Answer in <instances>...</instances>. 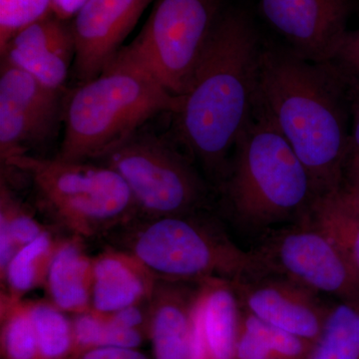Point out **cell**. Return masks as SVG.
<instances>
[{
  "label": "cell",
  "instance_id": "6da1fadb",
  "mask_svg": "<svg viewBox=\"0 0 359 359\" xmlns=\"http://www.w3.org/2000/svg\"><path fill=\"white\" fill-rule=\"evenodd\" d=\"M273 123L308 170L318 197L344 186L349 157L351 75L290 47L264 44L255 110Z\"/></svg>",
  "mask_w": 359,
  "mask_h": 359
},
{
  "label": "cell",
  "instance_id": "7a4b0ae2",
  "mask_svg": "<svg viewBox=\"0 0 359 359\" xmlns=\"http://www.w3.org/2000/svg\"><path fill=\"white\" fill-rule=\"evenodd\" d=\"M263 45L249 13L226 7L173 114L176 141L217 186L254 116Z\"/></svg>",
  "mask_w": 359,
  "mask_h": 359
},
{
  "label": "cell",
  "instance_id": "3957f363",
  "mask_svg": "<svg viewBox=\"0 0 359 359\" xmlns=\"http://www.w3.org/2000/svg\"><path fill=\"white\" fill-rule=\"evenodd\" d=\"M174 96L128 46L99 76L78 85L63 101L65 136L56 157L100 160L161 113L178 112Z\"/></svg>",
  "mask_w": 359,
  "mask_h": 359
},
{
  "label": "cell",
  "instance_id": "277c9868",
  "mask_svg": "<svg viewBox=\"0 0 359 359\" xmlns=\"http://www.w3.org/2000/svg\"><path fill=\"white\" fill-rule=\"evenodd\" d=\"M218 187L233 219L255 230L302 221L318 198L289 142L257 111L238 137Z\"/></svg>",
  "mask_w": 359,
  "mask_h": 359
},
{
  "label": "cell",
  "instance_id": "5b68a950",
  "mask_svg": "<svg viewBox=\"0 0 359 359\" xmlns=\"http://www.w3.org/2000/svg\"><path fill=\"white\" fill-rule=\"evenodd\" d=\"M107 241L136 257L157 280L238 283L262 275L252 250L238 248L205 211L137 218Z\"/></svg>",
  "mask_w": 359,
  "mask_h": 359
},
{
  "label": "cell",
  "instance_id": "8992f818",
  "mask_svg": "<svg viewBox=\"0 0 359 359\" xmlns=\"http://www.w3.org/2000/svg\"><path fill=\"white\" fill-rule=\"evenodd\" d=\"M1 167L25 176L37 211L67 236L85 242L107 240L139 218L126 182L101 163L25 154L14 156Z\"/></svg>",
  "mask_w": 359,
  "mask_h": 359
},
{
  "label": "cell",
  "instance_id": "52a82bcc",
  "mask_svg": "<svg viewBox=\"0 0 359 359\" xmlns=\"http://www.w3.org/2000/svg\"><path fill=\"white\" fill-rule=\"evenodd\" d=\"M95 162L126 182L139 218L153 219L205 211L210 188L195 160L175 142L139 130Z\"/></svg>",
  "mask_w": 359,
  "mask_h": 359
},
{
  "label": "cell",
  "instance_id": "ba28073f",
  "mask_svg": "<svg viewBox=\"0 0 359 359\" xmlns=\"http://www.w3.org/2000/svg\"><path fill=\"white\" fill-rule=\"evenodd\" d=\"M229 0H154L128 45L174 96H185Z\"/></svg>",
  "mask_w": 359,
  "mask_h": 359
},
{
  "label": "cell",
  "instance_id": "9c48e42d",
  "mask_svg": "<svg viewBox=\"0 0 359 359\" xmlns=\"http://www.w3.org/2000/svg\"><path fill=\"white\" fill-rule=\"evenodd\" d=\"M262 275L289 278L337 301L359 299V276L337 245L306 219L266 233L252 250Z\"/></svg>",
  "mask_w": 359,
  "mask_h": 359
},
{
  "label": "cell",
  "instance_id": "30bf717a",
  "mask_svg": "<svg viewBox=\"0 0 359 359\" xmlns=\"http://www.w3.org/2000/svg\"><path fill=\"white\" fill-rule=\"evenodd\" d=\"M0 159L29 154L62 121V92L48 88L8 61H0Z\"/></svg>",
  "mask_w": 359,
  "mask_h": 359
},
{
  "label": "cell",
  "instance_id": "8fae6325",
  "mask_svg": "<svg viewBox=\"0 0 359 359\" xmlns=\"http://www.w3.org/2000/svg\"><path fill=\"white\" fill-rule=\"evenodd\" d=\"M261 8L290 49L320 63L334 60L353 6L351 0H262Z\"/></svg>",
  "mask_w": 359,
  "mask_h": 359
},
{
  "label": "cell",
  "instance_id": "7c38bea8",
  "mask_svg": "<svg viewBox=\"0 0 359 359\" xmlns=\"http://www.w3.org/2000/svg\"><path fill=\"white\" fill-rule=\"evenodd\" d=\"M241 306L302 339H320L332 304L285 276L264 273L233 283Z\"/></svg>",
  "mask_w": 359,
  "mask_h": 359
},
{
  "label": "cell",
  "instance_id": "4fadbf2b",
  "mask_svg": "<svg viewBox=\"0 0 359 359\" xmlns=\"http://www.w3.org/2000/svg\"><path fill=\"white\" fill-rule=\"evenodd\" d=\"M154 0H89L71 21L75 41L74 77L79 84L100 75L123 48Z\"/></svg>",
  "mask_w": 359,
  "mask_h": 359
},
{
  "label": "cell",
  "instance_id": "5bb4252c",
  "mask_svg": "<svg viewBox=\"0 0 359 359\" xmlns=\"http://www.w3.org/2000/svg\"><path fill=\"white\" fill-rule=\"evenodd\" d=\"M0 54L45 86L62 92L75 57L71 21L48 14L16 33L0 48Z\"/></svg>",
  "mask_w": 359,
  "mask_h": 359
},
{
  "label": "cell",
  "instance_id": "9a60e30c",
  "mask_svg": "<svg viewBox=\"0 0 359 359\" xmlns=\"http://www.w3.org/2000/svg\"><path fill=\"white\" fill-rule=\"evenodd\" d=\"M157 283V278L136 257L108 245L93 257L91 311L109 316L146 304Z\"/></svg>",
  "mask_w": 359,
  "mask_h": 359
},
{
  "label": "cell",
  "instance_id": "2e32d148",
  "mask_svg": "<svg viewBox=\"0 0 359 359\" xmlns=\"http://www.w3.org/2000/svg\"><path fill=\"white\" fill-rule=\"evenodd\" d=\"M200 285L158 280L148 302L156 359H191L193 311Z\"/></svg>",
  "mask_w": 359,
  "mask_h": 359
},
{
  "label": "cell",
  "instance_id": "e0dca14e",
  "mask_svg": "<svg viewBox=\"0 0 359 359\" xmlns=\"http://www.w3.org/2000/svg\"><path fill=\"white\" fill-rule=\"evenodd\" d=\"M93 257L82 238L66 236L52 259L44 289L48 301L65 313L91 311Z\"/></svg>",
  "mask_w": 359,
  "mask_h": 359
},
{
  "label": "cell",
  "instance_id": "ac0fdd59",
  "mask_svg": "<svg viewBox=\"0 0 359 359\" xmlns=\"http://www.w3.org/2000/svg\"><path fill=\"white\" fill-rule=\"evenodd\" d=\"M200 299L209 356L233 359L242 311L233 283L222 280L202 283Z\"/></svg>",
  "mask_w": 359,
  "mask_h": 359
},
{
  "label": "cell",
  "instance_id": "d6986e66",
  "mask_svg": "<svg viewBox=\"0 0 359 359\" xmlns=\"http://www.w3.org/2000/svg\"><path fill=\"white\" fill-rule=\"evenodd\" d=\"M57 231V229H49L18 250L0 276L1 294L25 299L28 292L43 287L52 259L63 238Z\"/></svg>",
  "mask_w": 359,
  "mask_h": 359
},
{
  "label": "cell",
  "instance_id": "ffe728a7",
  "mask_svg": "<svg viewBox=\"0 0 359 359\" xmlns=\"http://www.w3.org/2000/svg\"><path fill=\"white\" fill-rule=\"evenodd\" d=\"M14 193L4 176L0 179V275L14 255L49 229Z\"/></svg>",
  "mask_w": 359,
  "mask_h": 359
},
{
  "label": "cell",
  "instance_id": "44dd1931",
  "mask_svg": "<svg viewBox=\"0 0 359 359\" xmlns=\"http://www.w3.org/2000/svg\"><path fill=\"white\" fill-rule=\"evenodd\" d=\"M341 250L359 276V215L339 199L337 193L316 200L306 218Z\"/></svg>",
  "mask_w": 359,
  "mask_h": 359
},
{
  "label": "cell",
  "instance_id": "7402d4cb",
  "mask_svg": "<svg viewBox=\"0 0 359 359\" xmlns=\"http://www.w3.org/2000/svg\"><path fill=\"white\" fill-rule=\"evenodd\" d=\"M311 359H359V299L332 304Z\"/></svg>",
  "mask_w": 359,
  "mask_h": 359
},
{
  "label": "cell",
  "instance_id": "603a6c76",
  "mask_svg": "<svg viewBox=\"0 0 359 359\" xmlns=\"http://www.w3.org/2000/svg\"><path fill=\"white\" fill-rule=\"evenodd\" d=\"M4 346L9 359H35L40 354L27 299L0 294Z\"/></svg>",
  "mask_w": 359,
  "mask_h": 359
},
{
  "label": "cell",
  "instance_id": "cb8c5ba5",
  "mask_svg": "<svg viewBox=\"0 0 359 359\" xmlns=\"http://www.w3.org/2000/svg\"><path fill=\"white\" fill-rule=\"evenodd\" d=\"M27 304L36 332L40 355L46 359L65 356L69 351L73 334V327L65 311L48 299H27Z\"/></svg>",
  "mask_w": 359,
  "mask_h": 359
},
{
  "label": "cell",
  "instance_id": "d4e9b609",
  "mask_svg": "<svg viewBox=\"0 0 359 359\" xmlns=\"http://www.w3.org/2000/svg\"><path fill=\"white\" fill-rule=\"evenodd\" d=\"M52 0H0V48L26 26L50 14Z\"/></svg>",
  "mask_w": 359,
  "mask_h": 359
},
{
  "label": "cell",
  "instance_id": "484cf974",
  "mask_svg": "<svg viewBox=\"0 0 359 359\" xmlns=\"http://www.w3.org/2000/svg\"><path fill=\"white\" fill-rule=\"evenodd\" d=\"M242 311L241 325L256 334L273 355L292 359L299 358L304 354L306 351V339L273 327L245 309H242Z\"/></svg>",
  "mask_w": 359,
  "mask_h": 359
},
{
  "label": "cell",
  "instance_id": "4316f807",
  "mask_svg": "<svg viewBox=\"0 0 359 359\" xmlns=\"http://www.w3.org/2000/svg\"><path fill=\"white\" fill-rule=\"evenodd\" d=\"M104 327V316L89 311L76 314L73 323V335L82 346H100Z\"/></svg>",
  "mask_w": 359,
  "mask_h": 359
},
{
  "label": "cell",
  "instance_id": "83f0119b",
  "mask_svg": "<svg viewBox=\"0 0 359 359\" xmlns=\"http://www.w3.org/2000/svg\"><path fill=\"white\" fill-rule=\"evenodd\" d=\"M332 61L346 72L359 75V29L347 30Z\"/></svg>",
  "mask_w": 359,
  "mask_h": 359
},
{
  "label": "cell",
  "instance_id": "f1b7e54d",
  "mask_svg": "<svg viewBox=\"0 0 359 359\" xmlns=\"http://www.w3.org/2000/svg\"><path fill=\"white\" fill-rule=\"evenodd\" d=\"M349 75H351V115L349 157H351V156L359 155V75L351 74V73Z\"/></svg>",
  "mask_w": 359,
  "mask_h": 359
},
{
  "label": "cell",
  "instance_id": "f546056e",
  "mask_svg": "<svg viewBox=\"0 0 359 359\" xmlns=\"http://www.w3.org/2000/svg\"><path fill=\"white\" fill-rule=\"evenodd\" d=\"M82 359H147L134 348L121 347H96L85 353Z\"/></svg>",
  "mask_w": 359,
  "mask_h": 359
},
{
  "label": "cell",
  "instance_id": "4dcf8cb0",
  "mask_svg": "<svg viewBox=\"0 0 359 359\" xmlns=\"http://www.w3.org/2000/svg\"><path fill=\"white\" fill-rule=\"evenodd\" d=\"M89 0H52L50 14L58 20L72 21Z\"/></svg>",
  "mask_w": 359,
  "mask_h": 359
},
{
  "label": "cell",
  "instance_id": "1f68e13d",
  "mask_svg": "<svg viewBox=\"0 0 359 359\" xmlns=\"http://www.w3.org/2000/svg\"><path fill=\"white\" fill-rule=\"evenodd\" d=\"M145 304H138V306H129V308L122 309L117 313L107 316L111 320L114 321L117 325L129 328H137L143 323L144 313L141 306Z\"/></svg>",
  "mask_w": 359,
  "mask_h": 359
},
{
  "label": "cell",
  "instance_id": "d6a6232c",
  "mask_svg": "<svg viewBox=\"0 0 359 359\" xmlns=\"http://www.w3.org/2000/svg\"><path fill=\"white\" fill-rule=\"evenodd\" d=\"M344 187L359 191V155L351 156L347 161Z\"/></svg>",
  "mask_w": 359,
  "mask_h": 359
},
{
  "label": "cell",
  "instance_id": "836d02e7",
  "mask_svg": "<svg viewBox=\"0 0 359 359\" xmlns=\"http://www.w3.org/2000/svg\"><path fill=\"white\" fill-rule=\"evenodd\" d=\"M337 196L344 205L359 215V191L344 187L337 192Z\"/></svg>",
  "mask_w": 359,
  "mask_h": 359
}]
</instances>
